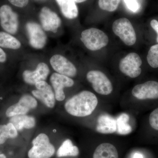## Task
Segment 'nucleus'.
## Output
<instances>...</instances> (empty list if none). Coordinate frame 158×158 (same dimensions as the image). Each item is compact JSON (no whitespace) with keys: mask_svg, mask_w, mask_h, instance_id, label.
I'll return each instance as SVG.
<instances>
[{"mask_svg":"<svg viewBox=\"0 0 158 158\" xmlns=\"http://www.w3.org/2000/svg\"><path fill=\"white\" fill-rule=\"evenodd\" d=\"M33 147L29 150V158H50L55 152V148L44 134H40L32 141Z\"/></svg>","mask_w":158,"mask_h":158,"instance_id":"7ed1b4c3","label":"nucleus"},{"mask_svg":"<svg viewBox=\"0 0 158 158\" xmlns=\"http://www.w3.org/2000/svg\"><path fill=\"white\" fill-rule=\"evenodd\" d=\"M0 23L2 28L6 32L14 34L19 27L18 16L8 5L0 7Z\"/></svg>","mask_w":158,"mask_h":158,"instance_id":"0eeeda50","label":"nucleus"},{"mask_svg":"<svg viewBox=\"0 0 158 158\" xmlns=\"http://www.w3.org/2000/svg\"><path fill=\"white\" fill-rule=\"evenodd\" d=\"M37 90L32 91V94L39 99L49 108H53L55 105V94L50 85L45 81L38 82L35 84Z\"/></svg>","mask_w":158,"mask_h":158,"instance_id":"4468645a","label":"nucleus"},{"mask_svg":"<svg viewBox=\"0 0 158 158\" xmlns=\"http://www.w3.org/2000/svg\"><path fill=\"white\" fill-rule=\"evenodd\" d=\"M26 28L31 46L36 49L43 48L47 37L40 26L36 23L29 22L26 25Z\"/></svg>","mask_w":158,"mask_h":158,"instance_id":"1a4fd4ad","label":"nucleus"},{"mask_svg":"<svg viewBox=\"0 0 158 158\" xmlns=\"http://www.w3.org/2000/svg\"><path fill=\"white\" fill-rule=\"evenodd\" d=\"M50 82L55 91V98L58 101H62L65 98L63 89L71 87L74 82L69 77L58 73H54L50 77Z\"/></svg>","mask_w":158,"mask_h":158,"instance_id":"ddd939ff","label":"nucleus"},{"mask_svg":"<svg viewBox=\"0 0 158 158\" xmlns=\"http://www.w3.org/2000/svg\"><path fill=\"white\" fill-rule=\"evenodd\" d=\"M149 122L153 129L158 131V108L151 113L149 117Z\"/></svg>","mask_w":158,"mask_h":158,"instance_id":"a878e982","label":"nucleus"},{"mask_svg":"<svg viewBox=\"0 0 158 158\" xmlns=\"http://www.w3.org/2000/svg\"><path fill=\"white\" fill-rule=\"evenodd\" d=\"M13 6L23 8L28 5L29 0H8Z\"/></svg>","mask_w":158,"mask_h":158,"instance_id":"cd10ccee","label":"nucleus"},{"mask_svg":"<svg viewBox=\"0 0 158 158\" xmlns=\"http://www.w3.org/2000/svg\"><path fill=\"white\" fill-rule=\"evenodd\" d=\"M121 0H98V6L105 11L113 12L118 8Z\"/></svg>","mask_w":158,"mask_h":158,"instance_id":"b1692460","label":"nucleus"},{"mask_svg":"<svg viewBox=\"0 0 158 158\" xmlns=\"http://www.w3.org/2000/svg\"><path fill=\"white\" fill-rule=\"evenodd\" d=\"M48 66L44 62H40L37 65L34 71L26 70L23 73L24 81L30 85H35L41 81H45L49 73Z\"/></svg>","mask_w":158,"mask_h":158,"instance_id":"2eb2a0df","label":"nucleus"},{"mask_svg":"<svg viewBox=\"0 0 158 158\" xmlns=\"http://www.w3.org/2000/svg\"><path fill=\"white\" fill-rule=\"evenodd\" d=\"M133 158H143V156L141 154L139 153H136L134 156Z\"/></svg>","mask_w":158,"mask_h":158,"instance_id":"7c9ffc66","label":"nucleus"},{"mask_svg":"<svg viewBox=\"0 0 158 158\" xmlns=\"http://www.w3.org/2000/svg\"><path fill=\"white\" fill-rule=\"evenodd\" d=\"M9 122L13 125L17 131H21L24 128H32L35 125V119L34 117L25 115L12 116Z\"/></svg>","mask_w":158,"mask_h":158,"instance_id":"6ab92c4d","label":"nucleus"},{"mask_svg":"<svg viewBox=\"0 0 158 158\" xmlns=\"http://www.w3.org/2000/svg\"><path fill=\"white\" fill-rule=\"evenodd\" d=\"M62 15L68 19H74L78 15V9L74 0H56Z\"/></svg>","mask_w":158,"mask_h":158,"instance_id":"f3484780","label":"nucleus"},{"mask_svg":"<svg viewBox=\"0 0 158 158\" xmlns=\"http://www.w3.org/2000/svg\"><path fill=\"white\" fill-rule=\"evenodd\" d=\"M74 1L75 2L79 3L83 2H85L87 0H74Z\"/></svg>","mask_w":158,"mask_h":158,"instance_id":"2f4dec72","label":"nucleus"},{"mask_svg":"<svg viewBox=\"0 0 158 158\" xmlns=\"http://www.w3.org/2000/svg\"><path fill=\"white\" fill-rule=\"evenodd\" d=\"M124 1L130 10L134 12L138 11L139 6L137 0H124Z\"/></svg>","mask_w":158,"mask_h":158,"instance_id":"bb28decb","label":"nucleus"},{"mask_svg":"<svg viewBox=\"0 0 158 158\" xmlns=\"http://www.w3.org/2000/svg\"><path fill=\"white\" fill-rule=\"evenodd\" d=\"M112 29L114 34L118 36L126 45L135 44L137 37L135 29L130 21L126 18L116 20L113 23Z\"/></svg>","mask_w":158,"mask_h":158,"instance_id":"20e7f679","label":"nucleus"},{"mask_svg":"<svg viewBox=\"0 0 158 158\" xmlns=\"http://www.w3.org/2000/svg\"><path fill=\"white\" fill-rule=\"evenodd\" d=\"M81 36L82 42L90 51L100 50L107 45L109 41V37L103 31L95 28L83 31Z\"/></svg>","mask_w":158,"mask_h":158,"instance_id":"f03ea898","label":"nucleus"},{"mask_svg":"<svg viewBox=\"0 0 158 158\" xmlns=\"http://www.w3.org/2000/svg\"><path fill=\"white\" fill-rule=\"evenodd\" d=\"M0 158H6V156L3 154H0Z\"/></svg>","mask_w":158,"mask_h":158,"instance_id":"473e14b6","label":"nucleus"},{"mask_svg":"<svg viewBox=\"0 0 158 158\" xmlns=\"http://www.w3.org/2000/svg\"><path fill=\"white\" fill-rule=\"evenodd\" d=\"M17 135V130L11 123L0 125V144H4L9 138H15Z\"/></svg>","mask_w":158,"mask_h":158,"instance_id":"5701e85b","label":"nucleus"},{"mask_svg":"<svg viewBox=\"0 0 158 158\" xmlns=\"http://www.w3.org/2000/svg\"><path fill=\"white\" fill-rule=\"evenodd\" d=\"M6 60V55L4 51L0 48V62H4Z\"/></svg>","mask_w":158,"mask_h":158,"instance_id":"c756f323","label":"nucleus"},{"mask_svg":"<svg viewBox=\"0 0 158 158\" xmlns=\"http://www.w3.org/2000/svg\"><path fill=\"white\" fill-rule=\"evenodd\" d=\"M21 43L18 40L5 32H0V47L12 49L20 48Z\"/></svg>","mask_w":158,"mask_h":158,"instance_id":"4be33fe9","label":"nucleus"},{"mask_svg":"<svg viewBox=\"0 0 158 158\" xmlns=\"http://www.w3.org/2000/svg\"><path fill=\"white\" fill-rule=\"evenodd\" d=\"M129 116L126 113H122L116 119V132L120 135H127L132 131V128L128 124Z\"/></svg>","mask_w":158,"mask_h":158,"instance_id":"412c9836","label":"nucleus"},{"mask_svg":"<svg viewBox=\"0 0 158 158\" xmlns=\"http://www.w3.org/2000/svg\"><path fill=\"white\" fill-rule=\"evenodd\" d=\"M142 63V60L138 54L130 53L120 60L119 70L127 76L135 78L141 74Z\"/></svg>","mask_w":158,"mask_h":158,"instance_id":"423d86ee","label":"nucleus"},{"mask_svg":"<svg viewBox=\"0 0 158 158\" xmlns=\"http://www.w3.org/2000/svg\"><path fill=\"white\" fill-rule=\"evenodd\" d=\"M147 59L148 64L153 68L158 67V44L152 46L148 53Z\"/></svg>","mask_w":158,"mask_h":158,"instance_id":"393cba45","label":"nucleus"},{"mask_svg":"<svg viewBox=\"0 0 158 158\" xmlns=\"http://www.w3.org/2000/svg\"><path fill=\"white\" fill-rule=\"evenodd\" d=\"M132 94L141 100L156 99L158 98V82L148 81L136 85L132 90Z\"/></svg>","mask_w":158,"mask_h":158,"instance_id":"6e6552de","label":"nucleus"},{"mask_svg":"<svg viewBox=\"0 0 158 158\" xmlns=\"http://www.w3.org/2000/svg\"><path fill=\"white\" fill-rule=\"evenodd\" d=\"M150 25L152 29L156 32L157 34L156 40L157 42L158 43V22L156 20L153 19L151 21Z\"/></svg>","mask_w":158,"mask_h":158,"instance_id":"c85d7f7f","label":"nucleus"},{"mask_svg":"<svg viewBox=\"0 0 158 158\" xmlns=\"http://www.w3.org/2000/svg\"><path fill=\"white\" fill-rule=\"evenodd\" d=\"M79 150L76 146L73 145L70 139H66L59 148L57 155L59 157L65 156H77L78 155Z\"/></svg>","mask_w":158,"mask_h":158,"instance_id":"aec40b11","label":"nucleus"},{"mask_svg":"<svg viewBox=\"0 0 158 158\" xmlns=\"http://www.w3.org/2000/svg\"><path fill=\"white\" fill-rule=\"evenodd\" d=\"M98 100L96 95L88 90H84L68 100L65 105L67 113L77 117L89 116L96 109Z\"/></svg>","mask_w":158,"mask_h":158,"instance_id":"f257e3e1","label":"nucleus"},{"mask_svg":"<svg viewBox=\"0 0 158 158\" xmlns=\"http://www.w3.org/2000/svg\"><path fill=\"white\" fill-rule=\"evenodd\" d=\"M96 131L103 134H111L116 132V119L108 114L101 115L98 119Z\"/></svg>","mask_w":158,"mask_h":158,"instance_id":"dca6fc26","label":"nucleus"},{"mask_svg":"<svg viewBox=\"0 0 158 158\" xmlns=\"http://www.w3.org/2000/svg\"><path fill=\"white\" fill-rule=\"evenodd\" d=\"M93 158H118V152L113 144L104 143L96 148Z\"/></svg>","mask_w":158,"mask_h":158,"instance_id":"a211bd4d","label":"nucleus"},{"mask_svg":"<svg viewBox=\"0 0 158 158\" xmlns=\"http://www.w3.org/2000/svg\"><path fill=\"white\" fill-rule=\"evenodd\" d=\"M37 102L34 98L30 95H23L20 99L19 101L15 104L9 107L6 112L8 117L19 115H25L31 109L37 107Z\"/></svg>","mask_w":158,"mask_h":158,"instance_id":"9b49d317","label":"nucleus"},{"mask_svg":"<svg viewBox=\"0 0 158 158\" xmlns=\"http://www.w3.org/2000/svg\"><path fill=\"white\" fill-rule=\"evenodd\" d=\"M87 79L94 90L99 94L109 95L113 91V85L110 79L100 71H90L87 73Z\"/></svg>","mask_w":158,"mask_h":158,"instance_id":"39448f33","label":"nucleus"},{"mask_svg":"<svg viewBox=\"0 0 158 158\" xmlns=\"http://www.w3.org/2000/svg\"><path fill=\"white\" fill-rule=\"evenodd\" d=\"M39 18L43 29L46 31L56 33L61 25V19L58 15L47 7L41 9Z\"/></svg>","mask_w":158,"mask_h":158,"instance_id":"f8f14e48","label":"nucleus"},{"mask_svg":"<svg viewBox=\"0 0 158 158\" xmlns=\"http://www.w3.org/2000/svg\"><path fill=\"white\" fill-rule=\"evenodd\" d=\"M50 62L54 70L58 73L69 77H73L77 75L75 66L63 56L54 55L51 58Z\"/></svg>","mask_w":158,"mask_h":158,"instance_id":"9d476101","label":"nucleus"}]
</instances>
